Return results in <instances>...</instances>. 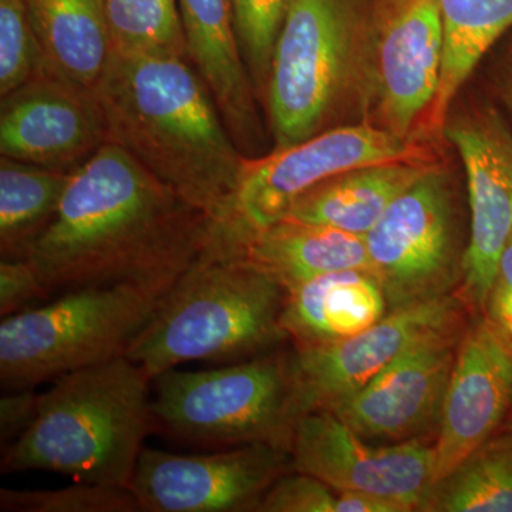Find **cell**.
Listing matches in <instances>:
<instances>
[{"mask_svg": "<svg viewBox=\"0 0 512 512\" xmlns=\"http://www.w3.org/2000/svg\"><path fill=\"white\" fill-rule=\"evenodd\" d=\"M218 228L107 143L70 174L55 220L28 259L52 298L111 285L165 295L214 245Z\"/></svg>", "mask_w": 512, "mask_h": 512, "instance_id": "1", "label": "cell"}, {"mask_svg": "<svg viewBox=\"0 0 512 512\" xmlns=\"http://www.w3.org/2000/svg\"><path fill=\"white\" fill-rule=\"evenodd\" d=\"M94 93L109 143L211 220L235 221L247 157L190 60L113 52Z\"/></svg>", "mask_w": 512, "mask_h": 512, "instance_id": "2", "label": "cell"}, {"mask_svg": "<svg viewBox=\"0 0 512 512\" xmlns=\"http://www.w3.org/2000/svg\"><path fill=\"white\" fill-rule=\"evenodd\" d=\"M285 298L284 286L235 255L218 231L124 356L154 382L187 363L228 365L264 355L288 340L281 323Z\"/></svg>", "mask_w": 512, "mask_h": 512, "instance_id": "3", "label": "cell"}, {"mask_svg": "<svg viewBox=\"0 0 512 512\" xmlns=\"http://www.w3.org/2000/svg\"><path fill=\"white\" fill-rule=\"evenodd\" d=\"M151 382L126 356L59 377L40 394L30 429L2 451L0 471L130 487L154 431Z\"/></svg>", "mask_w": 512, "mask_h": 512, "instance_id": "4", "label": "cell"}, {"mask_svg": "<svg viewBox=\"0 0 512 512\" xmlns=\"http://www.w3.org/2000/svg\"><path fill=\"white\" fill-rule=\"evenodd\" d=\"M370 0H292L266 83L274 148L362 123Z\"/></svg>", "mask_w": 512, "mask_h": 512, "instance_id": "5", "label": "cell"}, {"mask_svg": "<svg viewBox=\"0 0 512 512\" xmlns=\"http://www.w3.org/2000/svg\"><path fill=\"white\" fill-rule=\"evenodd\" d=\"M154 431L211 448L271 444L289 451L301 417L292 349L154 379Z\"/></svg>", "mask_w": 512, "mask_h": 512, "instance_id": "6", "label": "cell"}, {"mask_svg": "<svg viewBox=\"0 0 512 512\" xmlns=\"http://www.w3.org/2000/svg\"><path fill=\"white\" fill-rule=\"evenodd\" d=\"M164 295L134 285L57 295L0 323L3 389H23L126 355Z\"/></svg>", "mask_w": 512, "mask_h": 512, "instance_id": "7", "label": "cell"}, {"mask_svg": "<svg viewBox=\"0 0 512 512\" xmlns=\"http://www.w3.org/2000/svg\"><path fill=\"white\" fill-rule=\"evenodd\" d=\"M457 197L447 165H434L365 235L389 312L457 292L467 249Z\"/></svg>", "mask_w": 512, "mask_h": 512, "instance_id": "8", "label": "cell"}, {"mask_svg": "<svg viewBox=\"0 0 512 512\" xmlns=\"http://www.w3.org/2000/svg\"><path fill=\"white\" fill-rule=\"evenodd\" d=\"M441 63L439 0H370L362 123L427 141Z\"/></svg>", "mask_w": 512, "mask_h": 512, "instance_id": "9", "label": "cell"}, {"mask_svg": "<svg viewBox=\"0 0 512 512\" xmlns=\"http://www.w3.org/2000/svg\"><path fill=\"white\" fill-rule=\"evenodd\" d=\"M436 144L404 140L367 123L343 124L271 153L245 158L235 227L261 229L281 221L293 204L330 178L367 165L439 163Z\"/></svg>", "mask_w": 512, "mask_h": 512, "instance_id": "10", "label": "cell"}, {"mask_svg": "<svg viewBox=\"0 0 512 512\" xmlns=\"http://www.w3.org/2000/svg\"><path fill=\"white\" fill-rule=\"evenodd\" d=\"M466 173L470 232L457 293L483 311L498 262L512 235V131L491 100L454 103L444 126Z\"/></svg>", "mask_w": 512, "mask_h": 512, "instance_id": "11", "label": "cell"}, {"mask_svg": "<svg viewBox=\"0 0 512 512\" xmlns=\"http://www.w3.org/2000/svg\"><path fill=\"white\" fill-rule=\"evenodd\" d=\"M293 470L339 491L370 495L421 511L434 487V437L375 444L330 410L303 414L293 429Z\"/></svg>", "mask_w": 512, "mask_h": 512, "instance_id": "12", "label": "cell"}, {"mask_svg": "<svg viewBox=\"0 0 512 512\" xmlns=\"http://www.w3.org/2000/svg\"><path fill=\"white\" fill-rule=\"evenodd\" d=\"M289 471L291 453L271 444L200 454L144 447L130 488L143 512H247Z\"/></svg>", "mask_w": 512, "mask_h": 512, "instance_id": "13", "label": "cell"}, {"mask_svg": "<svg viewBox=\"0 0 512 512\" xmlns=\"http://www.w3.org/2000/svg\"><path fill=\"white\" fill-rule=\"evenodd\" d=\"M457 292L387 312L352 338L325 345L293 346L296 397L301 417L330 410L359 392L404 350L430 333L473 318Z\"/></svg>", "mask_w": 512, "mask_h": 512, "instance_id": "14", "label": "cell"}, {"mask_svg": "<svg viewBox=\"0 0 512 512\" xmlns=\"http://www.w3.org/2000/svg\"><path fill=\"white\" fill-rule=\"evenodd\" d=\"M471 319L420 339L330 412L370 443L436 439L448 382Z\"/></svg>", "mask_w": 512, "mask_h": 512, "instance_id": "15", "label": "cell"}, {"mask_svg": "<svg viewBox=\"0 0 512 512\" xmlns=\"http://www.w3.org/2000/svg\"><path fill=\"white\" fill-rule=\"evenodd\" d=\"M107 143L109 130L93 90L49 73L2 96V157L73 173Z\"/></svg>", "mask_w": 512, "mask_h": 512, "instance_id": "16", "label": "cell"}, {"mask_svg": "<svg viewBox=\"0 0 512 512\" xmlns=\"http://www.w3.org/2000/svg\"><path fill=\"white\" fill-rule=\"evenodd\" d=\"M512 407V359L483 316L461 339L434 439V485L497 433Z\"/></svg>", "mask_w": 512, "mask_h": 512, "instance_id": "17", "label": "cell"}, {"mask_svg": "<svg viewBox=\"0 0 512 512\" xmlns=\"http://www.w3.org/2000/svg\"><path fill=\"white\" fill-rule=\"evenodd\" d=\"M187 55L245 157H259L264 128L237 32L231 0H178Z\"/></svg>", "mask_w": 512, "mask_h": 512, "instance_id": "18", "label": "cell"}, {"mask_svg": "<svg viewBox=\"0 0 512 512\" xmlns=\"http://www.w3.org/2000/svg\"><path fill=\"white\" fill-rule=\"evenodd\" d=\"M227 237L235 255L285 289L330 272H373L365 237L340 229L284 218L261 229L227 225Z\"/></svg>", "mask_w": 512, "mask_h": 512, "instance_id": "19", "label": "cell"}, {"mask_svg": "<svg viewBox=\"0 0 512 512\" xmlns=\"http://www.w3.org/2000/svg\"><path fill=\"white\" fill-rule=\"evenodd\" d=\"M387 312L377 276L346 269L286 289L281 323L292 346L325 345L359 335Z\"/></svg>", "mask_w": 512, "mask_h": 512, "instance_id": "20", "label": "cell"}, {"mask_svg": "<svg viewBox=\"0 0 512 512\" xmlns=\"http://www.w3.org/2000/svg\"><path fill=\"white\" fill-rule=\"evenodd\" d=\"M440 163L397 161L346 171L302 195L285 218L365 237L400 194Z\"/></svg>", "mask_w": 512, "mask_h": 512, "instance_id": "21", "label": "cell"}, {"mask_svg": "<svg viewBox=\"0 0 512 512\" xmlns=\"http://www.w3.org/2000/svg\"><path fill=\"white\" fill-rule=\"evenodd\" d=\"M25 5L50 70L94 92L113 55L103 0H25Z\"/></svg>", "mask_w": 512, "mask_h": 512, "instance_id": "22", "label": "cell"}, {"mask_svg": "<svg viewBox=\"0 0 512 512\" xmlns=\"http://www.w3.org/2000/svg\"><path fill=\"white\" fill-rule=\"evenodd\" d=\"M443 63L439 90L424 126V140L444 141L454 101L485 53L512 28V0H439Z\"/></svg>", "mask_w": 512, "mask_h": 512, "instance_id": "23", "label": "cell"}, {"mask_svg": "<svg viewBox=\"0 0 512 512\" xmlns=\"http://www.w3.org/2000/svg\"><path fill=\"white\" fill-rule=\"evenodd\" d=\"M70 174L0 158V255L28 259L55 220Z\"/></svg>", "mask_w": 512, "mask_h": 512, "instance_id": "24", "label": "cell"}, {"mask_svg": "<svg viewBox=\"0 0 512 512\" xmlns=\"http://www.w3.org/2000/svg\"><path fill=\"white\" fill-rule=\"evenodd\" d=\"M421 511L512 512V427H500L434 485Z\"/></svg>", "mask_w": 512, "mask_h": 512, "instance_id": "25", "label": "cell"}, {"mask_svg": "<svg viewBox=\"0 0 512 512\" xmlns=\"http://www.w3.org/2000/svg\"><path fill=\"white\" fill-rule=\"evenodd\" d=\"M113 52L187 55L178 0H103Z\"/></svg>", "mask_w": 512, "mask_h": 512, "instance_id": "26", "label": "cell"}, {"mask_svg": "<svg viewBox=\"0 0 512 512\" xmlns=\"http://www.w3.org/2000/svg\"><path fill=\"white\" fill-rule=\"evenodd\" d=\"M258 512H406L402 505L339 491L299 471L279 477L262 497Z\"/></svg>", "mask_w": 512, "mask_h": 512, "instance_id": "27", "label": "cell"}, {"mask_svg": "<svg viewBox=\"0 0 512 512\" xmlns=\"http://www.w3.org/2000/svg\"><path fill=\"white\" fill-rule=\"evenodd\" d=\"M3 512H143L130 487L74 481L57 490H0Z\"/></svg>", "mask_w": 512, "mask_h": 512, "instance_id": "28", "label": "cell"}, {"mask_svg": "<svg viewBox=\"0 0 512 512\" xmlns=\"http://www.w3.org/2000/svg\"><path fill=\"white\" fill-rule=\"evenodd\" d=\"M292 0H231L242 59L262 104L279 32Z\"/></svg>", "mask_w": 512, "mask_h": 512, "instance_id": "29", "label": "cell"}, {"mask_svg": "<svg viewBox=\"0 0 512 512\" xmlns=\"http://www.w3.org/2000/svg\"><path fill=\"white\" fill-rule=\"evenodd\" d=\"M49 73L25 0H0V96Z\"/></svg>", "mask_w": 512, "mask_h": 512, "instance_id": "30", "label": "cell"}, {"mask_svg": "<svg viewBox=\"0 0 512 512\" xmlns=\"http://www.w3.org/2000/svg\"><path fill=\"white\" fill-rule=\"evenodd\" d=\"M52 295L29 259H2L0 262V316L18 315L36 308Z\"/></svg>", "mask_w": 512, "mask_h": 512, "instance_id": "31", "label": "cell"}, {"mask_svg": "<svg viewBox=\"0 0 512 512\" xmlns=\"http://www.w3.org/2000/svg\"><path fill=\"white\" fill-rule=\"evenodd\" d=\"M480 315L512 359V235L501 254Z\"/></svg>", "mask_w": 512, "mask_h": 512, "instance_id": "32", "label": "cell"}, {"mask_svg": "<svg viewBox=\"0 0 512 512\" xmlns=\"http://www.w3.org/2000/svg\"><path fill=\"white\" fill-rule=\"evenodd\" d=\"M40 394L35 387L6 389L0 397V444L2 451L30 429L39 413Z\"/></svg>", "mask_w": 512, "mask_h": 512, "instance_id": "33", "label": "cell"}, {"mask_svg": "<svg viewBox=\"0 0 512 512\" xmlns=\"http://www.w3.org/2000/svg\"><path fill=\"white\" fill-rule=\"evenodd\" d=\"M495 96L504 104L512 119V43L498 64L494 79Z\"/></svg>", "mask_w": 512, "mask_h": 512, "instance_id": "34", "label": "cell"}, {"mask_svg": "<svg viewBox=\"0 0 512 512\" xmlns=\"http://www.w3.org/2000/svg\"><path fill=\"white\" fill-rule=\"evenodd\" d=\"M501 427H512V407L508 416L505 417L504 423L501 424Z\"/></svg>", "mask_w": 512, "mask_h": 512, "instance_id": "35", "label": "cell"}]
</instances>
